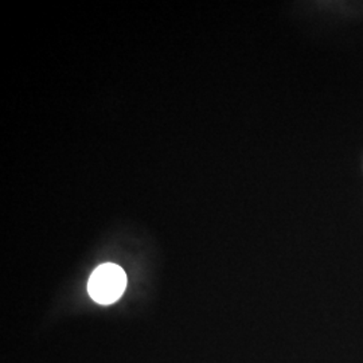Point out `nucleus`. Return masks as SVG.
Here are the masks:
<instances>
[{
	"mask_svg": "<svg viewBox=\"0 0 363 363\" xmlns=\"http://www.w3.org/2000/svg\"><path fill=\"white\" fill-rule=\"evenodd\" d=\"M127 286L125 272L116 264H103L91 273L88 292L99 304H112L124 294Z\"/></svg>",
	"mask_w": 363,
	"mask_h": 363,
	"instance_id": "obj_1",
	"label": "nucleus"
}]
</instances>
